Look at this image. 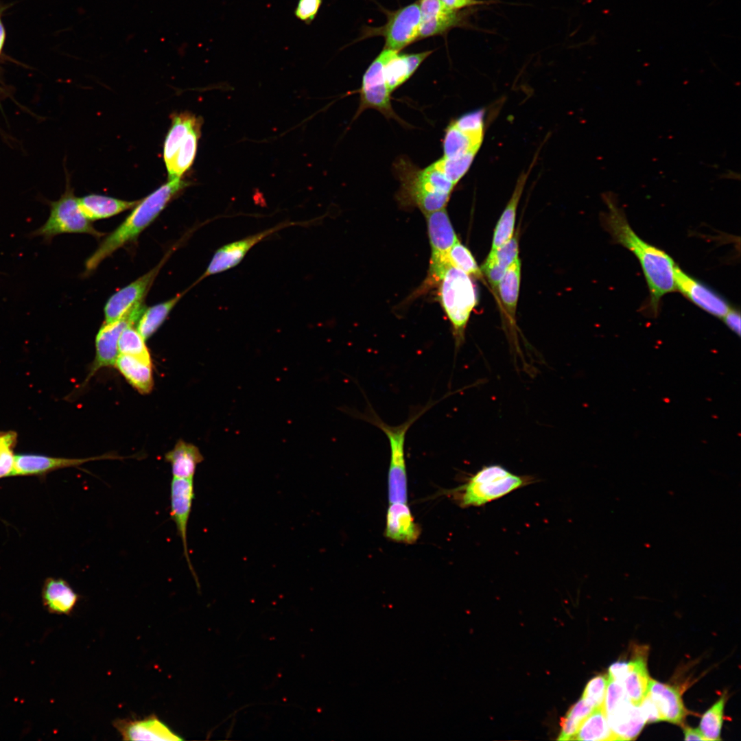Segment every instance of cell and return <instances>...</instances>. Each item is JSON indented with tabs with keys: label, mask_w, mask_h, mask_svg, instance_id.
<instances>
[{
	"label": "cell",
	"mask_w": 741,
	"mask_h": 741,
	"mask_svg": "<svg viewBox=\"0 0 741 741\" xmlns=\"http://www.w3.org/2000/svg\"><path fill=\"white\" fill-rule=\"evenodd\" d=\"M607 211L602 224L613 242L630 250L637 259L648 290V307L658 313L661 298L676 290L675 267L672 258L663 250L639 237L630 226L624 211L610 195L604 197Z\"/></svg>",
	"instance_id": "obj_1"
},
{
	"label": "cell",
	"mask_w": 741,
	"mask_h": 741,
	"mask_svg": "<svg viewBox=\"0 0 741 741\" xmlns=\"http://www.w3.org/2000/svg\"><path fill=\"white\" fill-rule=\"evenodd\" d=\"M187 186L180 178L168 182L151 193L134 207L126 220L100 243L85 263L86 272L96 269L115 250L135 240L165 209L168 202Z\"/></svg>",
	"instance_id": "obj_2"
},
{
	"label": "cell",
	"mask_w": 741,
	"mask_h": 741,
	"mask_svg": "<svg viewBox=\"0 0 741 741\" xmlns=\"http://www.w3.org/2000/svg\"><path fill=\"white\" fill-rule=\"evenodd\" d=\"M534 478L513 473L498 464L484 466L454 490V495L462 508L482 506L532 484Z\"/></svg>",
	"instance_id": "obj_3"
},
{
	"label": "cell",
	"mask_w": 741,
	"mask_h": 741,
	"mask_svg": "<svg viewBox=\"0 0 741 741\" xmlns=\"http://www.w3.org/2000/svg\"><path fill=\"white\" fill-rule=\"evenodd\" d=\"M438 285L439 301L451 325L458 350L464 341L468 321L478 302L476 287L469 275L451 265Z\"/></svg>",
	"instance_id": "obj_4"
},
{
	"label": "cell",
	"mask_w": 741,
	"mask_h": 741,
	"mask_svg": "<svg viewBox=\"0 0 741 741\" xmlns=\"http://www.w3.org/2000/svg\"><path fill=\"white\" fill-rule=\"evenodd\" d=\"M437 401L428 403L421 410L412 414L404 423L389 425L383 421L369 405L366 414L360 416L379 428L387 436L390 444V464L388 473V495L389 504L408 502V479L405 458V440L408 430L412 425Z\"/></svg>",
	"instance_id": "obj_5"
},
{
	"label": "cell",
	"mask_w": 741,
	"mask_h": 741,
	"mask_svg": "<svg viewBox=\"0 0 741 741\" xmlns=\"http://www.w3.org/2000/svg\"><path fill=\"white\" fill-rule=\"evenodd\" d=\"M393 167L401 183L397 196L401 204L418 207L425 215L445 208L451 194L439 187L426 168L419 169L407 157L397 159Z\"/></svg>",
	"instance_id": "obj_6"
},
{
	"label": "cell",
	"mask_w": 741,
	"mask_h": 741,
	"mask_svg": "<svg viewBox=\"0 0 741 741\" xmlns=\"http://www.w3.org/2000/svg\"><path fill=\"white\" fill-rule=\"evenodd\" d=\"M49 216L47 221L31 233L32 237H41L49 243L52 239L63 233H86L95 237L104 235L96 230L80 209L78 198L67 183L65 191L56 201L49 202Z\"/></svg>",
	"instance_id": "obj_7"
},
{
	"label": "cell",
	"mask_w": 741,
	"mask_h": 741,
	"mask_svg": "<svg viewBox=\"0 0 741 741\" xmlns=\"http://www.w3.org/2000/svg\"><path fill=\"white\" fill-rule=\"evenodd\" d=\"M431 246V258L427 278L419 290L423 292L438 285L444 272L451 265L449 252L458 239L445 208L425 215Z\"/></svg>",
	"instance_id": "obj_8"
},
{
	"label": "cell",
	"mask_w": 741,
	"mask_h": 741,
	"mask_svg": "<svg viewBox=\"0 0 741 741\" xmlns=\"http://www.w3.org/2000/svg\"><path fill=\"white\" fill-rule=\"evenodd\" d=\"M392 50L386 49L371 63L363 75L360 90V102L355 118L364 110L373 108L388 119H395L402 123L393 110L390 103V94L384 79V65Z\"/></svg>",
	"instance_id": "obj_9"
},
{
	"label": "cell",
	"mask_w": 741,
	"mask_h": 741,
	"mask_svg": "<svg viewBox=\"0 0 741 741\" xmlns=\"http://www.w3.org/2000/svg\"><path fill=\"white\" fill-rule=\"evenodd\" d=\"M145 306L143 302L134 305L119 320L104 323L95 338L96 354L89 378L103 367L115 366L119 355L118 341L122 331L137 323Z\"/></svg>",
	"instance_id": "obj_10"
},
{
	"label": "cell",
	"mask_w": 741,
	"mask_h": 741,
	"mask_svg": "<svg viewBox=\"0 0 741 741\" xmlns=\"http://www.w3.org/2000/svg\"><path fill=\"white\" fill-rule=\"evenodd\" d=\"M195 497L193 479L173 478L170 489V517L176 524L188 567L198 587L199 582L189 555L187 526Z\"/></svg>",
	"instance_id": "obj_11"
},
{
	"label": "cell",
	"mask_w": 741,
	"mask_h": 741,
	"mask_svg": "<svg viewBox=\"0 0 741 741\" xmlns=\"http://www.w3.org/2000/svg\"><path fill=\"white\" fill-rule=\"evenodd\" d=\"M292 224H296V223H281L219 248L213 255L206 270L196 283L207 277L223 272L237 266L253 246L275 232Z\"/></svg>",
	"instance_id": "obj_12"
},
{
	"label": "cell",
	"mask_w": 741,
	"mask_h": 741,
	"mask_svg": "<svg viewBox=\"0 0 741 741\" xmlns=\"http://www.w3.org/2000/svg\"><path fill=\"white\" fill-rule=\"evenodd\" d=\"M169 255V252L148 272L119 290L109 298L104 307L105 323L119 320L134 305L143 301V298Z\"/></svg>",
	"instance_id": "obj_13"
},
{
	"label": "cell",
	"mask_w": 741,
	"mask_h": 741,
	"mask_svg": "<svg viewBox=\"0 0 741 741\" xmlns=\"http://www.w3.org/2000/svg\"><path fill=\"white\" fill-rule=\"evenodd\" d=\"M676 290L706 312L722 318L730 309L727 301L701 281L675 267Z\"/></svg>",
	"instance_id": "obj_14"
},
{
	"label": "cell",
	"mask_w": 741,
	"mask_h": 741,
	"mask_svg": "<svg viewBox=\"0 0 741 741\" xmlns=\"http://www.w3.org/2000/svg\"><path fill=\"white\" fill-rule=\"evenodd\" d=\"M124 458H126V457L111 454L85 458H67L36 454H19L14 455L12 476L40 475L60 469L78 467L86 462L93 460Z\"/></svg>",
	"instance_id": "obj_15"
},
{
	"label": "cell",
	"mask_w": 741,
	"mask_h": 741,
	"mask_svg": "<svg viewBox=\"0 0 741 741\" xmlns=\"http://www.w3.org/2000/svg\"><path fill=\"white\" fill-rule=\"evenodd\" d=\"M421 20L420 7L417 3L398 10L386 28V49L397 51L419 37Z\"/></svg>",
	"instance_id": "obj_16"
},
{
	"label": "cell",
	"mask_w": 741,
	"mask_h": 741,
	"mask_svg": "<svg viewBox=\"0 0 741 741\" xmlns=\"http://www.w3.org/2000/svg\"><path fill=\"white\" fill-rule=\"evenodd\" d=\"M606 715L615 740H635L646 723L639 705L633 703L627 696Z\"/></svg>",
	"instance_id": "obj_17"
},
{
	"label": "cell",
	"mask_w": 741,
	"mask_h": 741,
	"mask_svg": "<svg viewBox=\"0 0 741 741\" xmlns=\"http://www.w3.org/2000/svg\"><path fill=\"white\" fill-rule=\"evenodd\" d=\"M114 726L124 740H183L154 715L140 720H117Z\"/></svg>",
	"instance_id": "obj_18"
},
{
	"label": "cell",
	"mask_w": 741,
	"mask_h": 741,
	"mask_svg": "<svg viewBox=\"0 0 741 741\" xmlns=\"http://www.w3.org/2000/svg\"><path fill=\"white\" fill-rule=\"evenodd\" d=\"M385 537L404 543H415L421 528L415 522L408 503L389 504L386 517Z\"/></svg>",
	"instance_id": "obj_19"
},
{
	"label": "cell",
	"mask_w": 741,
	"mask_h": 741,
	"mask_svg": "<svg viewBox=\"0 0 741 741\" xmlns=\"http://www.w3.org/2000/svg\"><path fill=\"white\" fill-rule=\"evenodd\" d=\"M647 694L659 709L662 720L677 725L683 723L687 711L678 690L650 678Z\"/></svg>",
	"instance_id": "obj_20"
},
{
	"label": "cell",
	"mask_w": 741,
	"mask_h": 741,
	"mask_svg": "<svg viewBox=\"0 0 741 741\" xmlns=\"http://www.w3.org/2000/svg\"><path fill=\"white\" fill-rule=\"evenodd\" d=\"M42 598L47 609L58 615L70 614L79 600L78 594L66 580L54 578L45 581Z\"/></svg>",
	"instance_id": "obj_21"
},
{
	"label": "cell",
	"mask_w": 741,
	"mask_h": 741,
	"mask_svg": "<svg viewBox=\"0 0 741 741\" xmlns=\"http://www.w3.org/2000/svg\"><path fill=\"white\" fill-rule=\"evenodd\" d=\"M203 460L196 445L181 439L165 455V460L170 463L172 476L175 478L193 479L197 465Z\"/></svg>",
	"instance_id": "obj_22"
},
{
	"label": "cell",
	"mask_w": 741,
	"mask_h": 741,
	"mask_svg": "<svg viewBox=\"0 0 741 741\" xmlns=\"http://www.w3.org/2000/svg\"><path fill=\"white\" fill-rule=\"evenodd\" d=\"M139 201L140 200L127 201L97 194H91L78 198L80 209L90 221L117 215L134 208Z\"/></svg>",
	"instance_id": "obj_23"
},
{
	"label": "cell",
	"mask_w": 741,
	"mask_h": 741,
	"mask_svg": "<svg viewBox=\"0 0 741 741\" xmlns=\"http://www.w3.org/2000/svg\"><path fill=\"white\" fill-rule=\"evenodd\" d=\"M115 366L141 394H148L152 391L154 381L151 364L132 355L119 354Z\"/></svg>",
	"instance_id": "obj_24"
},
{
	"label": "cell",
	"mask_w": 741,
	"mask_h": 741,
	"mask_svg": "<svg viewBox=\"0 0 741 741\" xmlns=\"http://www.w3.org/2000/svg\"><path fill=\"white\" fill-rule=\"evenodd\" d=\"M528 176V172L522 173L517 181L512 196L494 229L491 250L497 248L514 235L517 208Z\"/></svg>",
	"instance_id": "obj_25"
},
{
	"label": "cell",
	"mask_w": 741,
	"mask_h": 741,
	"mask_svg": "<svg viewBox=\"0 0 741 741\" xmlns=\"http://www.w3.org/2000/svg\"><path fill=\"white\" fill-rule=\"evenodd\" d=\"M201 121L195 125L186 134L171 163L166 167L168 180L180 178L191 167L194 160L198 139L200 133Z\"/></svg>",
	"instance_id": "obj_26"
},
{
	"label": "cell",
	"mask_w": 741,
	"mask_h": 741,
	"mask_svg": "<svg viewBox=\"0 0 741 741\" xmlns=\"http://www.w3.org/2000/svg\"><path fill=\"white\" fill-rule=\"evenodd\" d=\"M200 121L188 113H176L172 116V125L163 146V159L166 167L171 163L186 134Z\"/></svg>",
	"instance_id": "obj_27"
},
{
	"label": "cell",
	"mask_w": 741,
	"mask_h": 741,
	"mask_svg": "<svg viewBox=\"0 0 741 741\" xmlns=\"http://www.w3.org/2000/svg\"><path fill=\"white\" fill-rule=\"evenodd\" d=\"M521 261L517 258L506 270L497 291L511 320H514L519 294Z\"/></svg>",
	"instance_id": "obj_28"
},
{
	"label": "cell",
	"mask_w": 741,
	"mask_h": 741,
	"mask_svg": "<svg viewBox=\"0 0 741 741\" xmlns=\"http://www.w3.org/2000/svg\"><path fill=\"white\" fill-rule=\"evenodd\" d=\"M649 680L646 657L639 656L631 660L629 671L621 683L633 703L639 705L646 696Z\"/></svg>",
	"instance_id": "obj_29"
},
{
	"label": "cell",
	"mask_w": 741,
	"mask_h": 741,
	"mask_svg": "<svg viewBox=\"0 0 741 741\" xmlns=\"http://www.w3.org/2000/svg\"><path fill=\"white\" fill-rule=\"evenodd\" d=\"M573 740H615L607 721L604 705L595 708L585 719Z\"/></svg>",
	"instance_id": "obj_30"
},
{
	"label": "cell",
	"mask_w": 741,
	"mask_h": 741,
	"mask_svg": "<svg viewBox=\"0 0 741 741\" xmlns=\"http://www.w3.org/2000/svg\"><path fill=\"white\" fill-rule=\"evenodd\" d=\"M185 293V292L167 301L145 308L139 319L137 326V330L145 340L148 339L163 324L171 310Z\"/></svg>",
	"instance_id": "obj_31"
},
{
	"label": "cell",
	"mask_w": 741,
	"mask_h": 741,
	"mask_svg": "<svg viewBox=\"0 0 741 741\" xmlns=\"http://www.w3.org/2000/svg\"><path fill=\"white\" fill-rule=\"evenodd\" d=\"M482 139L471 137L459 130L452 122L447 127L443 140L445 158H454L478 151Z\"/></svg>",
	"instance_id": "obj_32"
},
{
	"label": "cell",
	"mask_w": 741,
	"mask_h": 741,
	"mask_svg": "<svg viewBox=\"0 0 741 741\" xmlns=\"http://www.w3.org/2000/svg\"><path fill=\"white\" fill-rule=\"evenodd\" d=\"M594 709L583 698L574 704L561 720L560 740H572L585 719Z\"/></svg>",
	"instance_id": "obj_33"
},
{
	"label": "cell",
	"mask_w": 741,
	"mask_h": 741,
	"mask_svg": "<svg viewBox=\"0 0 741 741\" xmlns=\"http://www.w3.org/2000/svg\"><path fill=\"white\" fill-rule=\"evenodd\" d=\"M118 351L119 354L132 355L147 364H151L150 352L145 340L133 326L126 327L121 333L118 341Z\"/></svg>",
	"instance_id": "obj_34"
},
{
	"label": "cell",
	"mask_w": 741,
	"mask_h": 741,
	"mask_svg": "<svg viewBox=\"0 0 741 741\" xmlns=\"http://www.w3.org/2000/svg\"><path fill=\"white\" fill-rule=\"evenodd\" d=\"M726 695L724 694L701 718L699 730L707 740H720L724 719Z\"/></svg>",
	"instance_id": "obj_35"
},
{
	"label": "cell",
	"mask_w": 741,
	"mask_h": 741,
	"mask_svg": "<svg viewBox=\"0 0 741 741\" xmlns=\"http://www.w3.org/2000/svg\"><path fill=\"white\" fill-rule=\"evenodd\" d=\"M475 154L471 152L454 158L443 157L433 165L456 185L469 170Z\"/></svg>",
	"instance_id": "obj_36"
},
{
	"label": "cell",
	"mask_w": 741,
	"mask_h": 741,
	"mask_svg": "<svg viewBox=\"0 0 741 741\" xmlns=\"http://www.w3.org/2000/svg\"><path fill=\"white\" fill-rule=\"evenodd\" d=\"M384 73L386 86L392 93L410 78L405 55H399L392 50L385 63Z\"/></svg>",
	"instance_id": "obj_37"
},
{
	"label": "cell",
	"mask_w": 741,
	"mask_h": 741,
	"mask_svg": "<svg viewBox=\"0 0 741 741\" xmlns=\"http://www.w3.org/2000/svg\"><path fill=\"white\" fill-rule=\"evenodd\" d=\"M451 266L462 270L468 275L481 278L482 272L470 250L458 239L451 246L449 255Z\"/></svg>",
	"instance_id": "obj_38"
},
{
	"label": "cell",
	"mask_w": 741,
	"mask_h": 741,
	"mask_svg": "<svg viewBox=\"0 0 741 741\" xmlns=\"http://www.w3.org/2000/svg\"><path fill=\"white\" fill-rule=\"evenodd\" d=\"M484 117L483 109L476 110L464 114L451 122L467 135L483 140Z\"/></svg>",
	"instance_id": "obj_39"
},
{
	"label": "cell",
	"mask_w": 741,
	"mask_h": 741,
	"mask_svg": "<svg viewBox=\"0 0 741 741\" xmlns=\"http://www.w3.org/2000/svg\"><path fill=\"white\" fill-rule=\"evenodd\" d=\"M457 16L454 10L426 20H421L419 37H427L445 32L454 25Z\"/></svg>",
	"instance_id": "obj_40"
},
{
	"label": "cell",
	"mask_w": 741,
	"mask_h": 741,
	"mask_svg": "<svg viewBox=\"0 0 741 741\" xmlns=\"http://www.w3.org/2000/svg\"><path fill=\"white\" fill-rule=\"evenodd\" d=\"M519 255L518 234L515 233L506 242L495 250H491L488 257L493 259L499 267L506 270L517 258Z\"/></svg>",
	"instance_id": "obj_41"
},
{
	"label": "cell",
	"mask_w": 741,
	"mask_h": 741,
	"mask_svg": "<svg viewBox=\"0 0 741 741\" xmlns=\"http://www.w3.org/2000/svg\"><path fill=\"white\" fill-rule=\"evenodd\" d=\"M608 681V675H597L592 678L587 683L582 698L592 705L594 709L603 705Z\"/></svg>",
	"instance_id": "obj_42"
},
{
	"label": "cell",
	"mask_w": 741,
	"mask_h": 741,
	"mask_svg": "<svg viewBox=\"0 0 741 741\" xmlns=\"http://www.w3.org/2000/svg\"><path fill=\"white\" fill-rule=\"evenodd\" d=\"M322 0H298L294 14L298 19L309 24L317 15Z\"/></svg>",
	"instance_id": "obj_43"
},
{
	"label": "cell",
	"mask_w": 741,
	"mask_h": 741,
	"mask_svg": "<svg viewBox=\"0 0 741 741\" xmlns=\"http://www.w3.org/2000/svg\"><path fill=\"white\" fill-rule=\"evenodd\" d=\"M419 7L421 21L436 17L453 10L445 6L440 0H421Z\"/></svg>",
	"instance_id": "obj_44"
},
{
	"label": "cell",
	"mask_w": 741,
	"mask_h": 741,
	"mask_svg": "<svg viewBox=\"0 0 741 741\" xmlns=\"http://www.w3.org/2000/svg\"><path fill=\"white\" fill-rule=\"evenodd\" d=\"M646 722L652 723L662 721V718L656 704L646 694L639 705Z\"/></svg>",
	"instance_id": "obj_45"
},
{
	"label": "cell",
	"mask_w": 741,
	"mask_h": 741,
	"mask_svg": "<svg viewBox=\"0 0 741 741\" xmlns=\"http://www.w3.org/2000/svg\"><path fill=\"white\" fill-rule=\"evenodd\" d=\"M13 447H6L0 452V478L12 476L14 464Z\"/></svg>",
	"instance_id": "obj_46"
},
{
	"label": "cell",
	"mask_w": 741,
	"mask_h": 741,
	"mask_svg": "<svg viewBox=\"0 0 741 741\" xmlns=\"http://www.w3.org/2000/svg\"><path fill=\"white\" fill-rule=\"evenodd\" d=\"M631 666V661H618L613 663L609 668L608 677L613 680L622 683Z\"/></svg>",
	"instance_id": "obj_47"
},
{
	"label": "cell",
	"mask_w": 741,
	"mask_h": 741,
	"mask_svg": "<svg viewBox=\"0 0 741 741\" xmlns=\"http://www.w3.org/2000/svg\"><path fill=\"white\" fill-rule=\"evenodd\" d=\"M726 325L738 336L740 335V311L731 309L722 318Z\"/></svg>",
	"instance_id": "obj_48"
},
{
	"label": "cell",
	"mask_w": 741,
	"mask_h": 741,
	"mask_svg": "<svg viewBox=\"0 0 741 741\" xmlns=\"http://www.w3.org/2000/svg\"><path fill=\"white\" fill-rule=\"evenodd\" d=\"M432 52V51H427L414 54H405L410 77L415 72L423 60H425Z\"/></svg>",
	"instance_id": "obj_49"
},
{
	"label": "cell",
	"mask_w": 741,
	"mask_h": 741,
	"mask_svg": "<svg viewBox=\"0 0 741 741\" xmlns=\"http://www.w3.org/2000/svg\"><path fill=\"white\" fill-rule=\"evenodd\" d=\"M16 434L14 432L0 433V452L6 447H14L16 442Z\"/></svg>",
	"instance_id": "obj_50"
},
{
	"label": "cell",
	"mask_w": 741,
	"mask_h": 741,
	"mask_svg": "<svg viewBox=\"0 0 741 741\" xmlns=\"http://www.w3.org/2000/svg\"><path fill=\"white\" fill-rule=\"evenodd\" d=\"M683 733L684 740H707L700 731L699 729L685 727L683 728Z\"/></svg>",
	"instance_id": "obj_51"
},
{
	"label": "cell",
	"mask_w": 741,
	"mask_h": 741,
	"mask_svg": "<svg viewBox=\"0 0 741 741\" xmlns=\"http://www.w3.org/2000/svg\"><path fill=\"white\" fill-rule=\"evenodd\" d=\"M447 8L454 10L465 6L471 3V0H440Z\"/></svg>",
	"instance_id": "obj_52"
},
{
	"label": "cell",
	"mask_w": 741,
	"mask_h": 741,
	"mask_svg": "<svg viewBox=\"0 0 741 741\" xmlns=\"http://www.w3.org/2000/svg\"><path fill=\"white\" fill-rule=\"evenodd\" d=\"M5 40V31L3 25L2 23V21H1V14H0V54H1V53L2 51V49H3V45H4Z\"/></svg>",
	"instance_id": "obj_53"
}]
</instances>
